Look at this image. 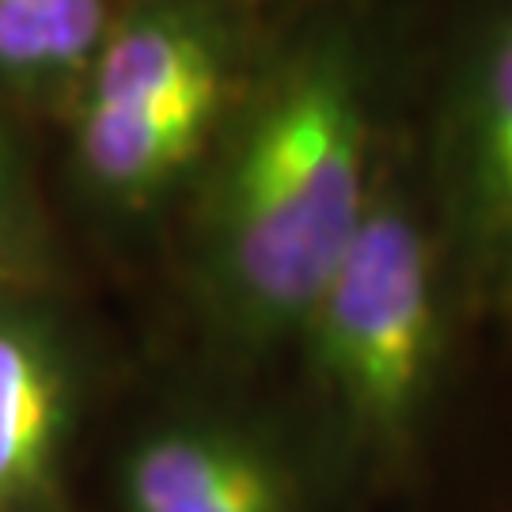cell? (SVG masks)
<instances>
[{
    "instance_id": "1",
    "label": "cell",
    "mask_w": 512,
    "mask_h": 512,
    "mask_svg": "<svg viewBox=\"0 0 512 512\" xmlns=\"http://www.w3.org/2000/svg\"><path fill=\"white\" fill-rule=\"evenodd\" d=\"M380 54L323 4L270 42L190 198L186 277L236 357L296 346L384 171Z\"/></svg>"
},
{
    "instance_id": "2",
    "label": "cell",
    "mask_w": 512,
    "mask_h": 512,
    "mask_svg": "<svg viewBox=\"0 0 512 512\" xmlns=\"http://www.w3.org/2000/svg\"><path fill=\"white\" fill-rule=\"evenodd\" d=\"M459 308L429 190L387 152L365 220L296 346L334 448L399 467L429 421Z\"/></svg>"
},
{
    "instance_id": "3",
    "label": "cell",
    "mask_w": 512,
    "mask_h": 512,
    "mask_svg": "<svg viewBox=\"0 0 512 512\" xmlns=\"http://www.w3.org/2000/svg\"><path fill=\"white\" fill-rule=\"evenodd\" d=\"M266 46L205 0H122L65 114L84 194L126 220L186 198Z\"/></svg>"
},
{
    "instance_id": "4",
    "label": "cell",
    "mask_w": 512,
    "mask_h": 512,
    "mask_svg": "<svg viewBox=\"0 0 512 512\" xmlns=\"http://www.w3.org/2000/svg\"><path fill=\"white\" fill-rule=\"evenodd\" d=\"M429 179L459 308L512 327V0H486L459 46Z\"/></svg>"
},
{
    "instance_id": "5",
    "label": "cell",
    "mask_w": 512,
    "mask_h": 512,
    "mask_svg": "<svg viewBox=\"0 0 512 512\" xmlns=\"http://www.w3.org/2000/svg\"><path fill=\"white\" fill-rule=\"evenodd\" d=\"M84 357L46 293H0V512H69Z\"/></svg>"
},
{
    "instance_id": "6",
    "label": "cell",
    "mask_w": 512,
    "mask_h": 512,
    "mask_svg": "<svg viewBox=\"0 0 512 512\" xmlns=\"http://www.w3.org/2000/svg\"><path fill=\"white\" fill-rule=\"evenodd\" d=\"M122 512H304L289 452L255 421L183 410L145 425L118 459Z\"/></svg>"
},
{
    "instance_id": "7",
    "label": "cell",
    "mask_w": 512,
    "mask_h": 512,
    "mask_svg": "<svg viewBox=\"0 0 512 512\" xmlns=\"http://www.w3.org/2000/svg\"><path fill=\"white\" fill-rule=\"evenodd\" d=\"M122 0H0V99L69 114Z\"/></svg>"
},
{
    "instance_id": "8",
    "label": "cell",
    "mask_w": 512,
    "mask_h": 512,
    "mask_svg": "<svg viewBox=\"0 0 512 512\" xmlns=\"http://www.w3.org/2000/svg\"><path fill=\"white\" fill-rule=\"evenodd\" d=\"M50 285V243L42 213L31 194V179L8 126L0 122V293Z\"/></svg>"
},
{
    "instance_id": "9",
    "label": "cell",
    "mask_w": 512,
    "mask_h": 512,
    "mask_svg": "<svg viewBox=\"0 0 512 512\" xmlns=\"http://www.w3.org/2000/svg\"><path fill=\"white\" fill-rule=\"evenodd\" d=\"M205 4H217L224 12H232V16L247 19V23H255V27H266L270 19H281V16H308L311 8H319V0H205Z\"/></svg>"
}]
</instances>
